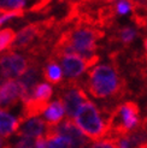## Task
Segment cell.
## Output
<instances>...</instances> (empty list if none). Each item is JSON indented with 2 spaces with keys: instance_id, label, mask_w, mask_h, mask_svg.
I'll return each instance as SVG.
<instances>
[{
  "instance_id": "23",
  "label": "cell",
  "mask_w": 147,
  "mask_h": 148,
  "mask_svg": "<svg viewBox=\"0 0 147 148\" xmlns=\"http://www.w3.org/2000/svg\"><path fill=\"white\" fill-rule=\"evenodd\" d=\"M35 148H47V142L45 136L35 138Z\"/></svg>"
},
{
  "instance_id": "21",
  "label": "cell",
  "mask_w": 147,
  "mask_h": 148,
  "mask_svg": "<svg viewBox=\"0 0 147 148\" xmlns=\"http://www.w3.org/2000/svg\"><path fill=\"white\" fill-rule=\"evenodd\" d=\"M86 148H116V147L109 138H104V140H101V141L94 142V143L91 142L89 146H87Z\"/></svg>"
},
{
  "instance_id": "7",
  "label": "cell",
  "mask_w": 147,
  "mask_h": 148,
  "mask_svg": "<svg viewBox=\"0 0 147 148\" xmlns=\"http://www.w3.org/2000/svg\"><path fill=\"white\" fill-rule=\"evenodd\" d=\"M42 73V70L40 69L39 63L36 62V58H30V65H29L28 70L19 77L18 83L21 86V101L25 102L32 98L33 92L35 89V87L39 84L40 75Z\"/></svg>"
},
{
  "instance_id": "6",
  "label": "cell",
  "mask_w": 147,
  "mask_h": 148,
  "mask_svg": "<svg viewBox=\"0 0 147 148\" xmlns=\"http://www.w3.org/2000/svg\"><path fill=\"white\" fill-rule=\"evenodd\" d=\"M58 60H60L63 75L67 77V79H77L87 69L94 68L98 64L99 56L84 59L77 54H65Z\"/></svg>"
},
{
  "instance_id": "15",
  "label": "cell",
  "mask_w": 147,
  "mask_h": 148,
  "mask_svg": "<svg viewBox=\"0 0 147 148\" xmlns=\"http://www.w3.org/2000/svg\"><path fill=\"white\" fill-rule=\"evenodd\" d=\"M27 0H0V13H12L24 11Z\"/></svg>"
},
{
  "instance_id": "2",
  "label": "cell",
  "mask_w": 147,
  "mask_h": 148,
  "mask_svg": "<svg viewBox=\"0 0 147 148\" xmlns=\"http://www.w3.org/2000/svg\"><path fill=\"white\" fill-rule=\"evenodd\" d=\"M74 123L81 132L93 142H98L107 136L109 125L94 102L87 100L74 117Z\"/></svg>"
},
{
  "instance_id": "9",
  "label": "cell",
  "mask_w": 147,
  "mask_h": 148,
  "mask_svg": "<svg viewBox=\"0 0 147 148\" xmlns=\"http://www.w3.org/2000/svg\"><path fill=\"white\" fill-rule=\"evenodd\" d=\"M54 128H56L58 134L69 137L71 141L77 146V148H86L91 143L89 138H87L82 132H81V130L76 127V124L74 123L72 119L65 118L59 125H57Z\"/></svg>"
},
{
  "instance_id": "10",
  "label": "cell",
  "mask_w": 147,
  "mask_h": 148,
  "mask_svg": "<svg viewBox=\"0 0 147 148\" xmlns=\"http://www.w3.org/2000/svg\"><path fill=\"white\" fill-rule=\"evenodd\" d=\"M47 130V123L41 118H32L21 123L18 130L16 131L17 137H28V138H38L45 136Z\"/></svg>"
},
{
  "instance_id": "27",
  "label": "cell",
  "mask_w": 147,
  "mask_h": 148,
  "mask_svg": "<svg viewBox=\"0 0 147 148\" xmlns=\"http://www.w3.org/2000/svg\"><path fill=\"white\" fill-rule=\"evenodd\" d=\"M59 1H60V3H62V1H65V0H59Z\"/></svg>"
},
{
  "instance_id": "18",
  "label": "cell",
  "mask_w": 147,
  "mask_h": 148,
  "mask_svg": "<svg viewBox=\"0 0 147 148\" xmlns=\"http://www.w3.org/2000/svg\"><path fill=\"white\" fill-rule=\"evenodd\" d=\"M137 30L134 28H130V27H124L121 28L118 32H117V39L118 41L124 46H129L131 42L135 40V38L137 36Z\"/></svg>"
},
{
  "instance_id": "19",
  "label": "cell",
  "mask_w": 147,
  "mask_h": 148,
  "mask_svg": "<svg viewBox=\"0 0 147 148\" xmlns=\"http://www.w3.org/2000/svg\"><path fill=\"white\" fill-rule=\"evenodd\" d=\"M33 4L32 6L29 7V11L30 12H46L48 11L47 9L49 7L51 3H52V0H33Z\"/></svg>"
},
{
  "instance_id": "26",
  "label": "cell",
  "mask_w": 147,
  "mask_h": 148,
  "mask_svg": "<svg viewBox=\"0 0 147 148\" xmlns=\"http://www.w3.org/2000/svg\"><path fill=\"white\" fill-rule=\"evenodd\" d=\"M144 122H145V124L147 125V118H146V119H144Z\"/></svg>"
},
{
  "instance_id": "1",
  "label": "cell",
  "mask_w": 147,
  "mask_h": 148,
  "mask_svg": "<svg viewBox=\"0 0 147 148\" xmlns=\"http://www.w3.org/2000/svg\"><path fill=\"white\" fill-rule=\"evenodd\" d=\"M86 89L95 99H122L127 93V83L120 77L117 68L102 64L95 65L88 72Z\"/></svg>"
},
{
  "instance_id": "17",
  "label": "cell",
  "mask_w": 147,
  "mask_h": 148,
  "mask_svg": "<svg viewBox=\"0 0 147 148\" xmlns=\"http://www.w3.org/2000/svg\"><path fill=\"white\" fill-rule=\"evenodd\" d=\"M16 36L17 34L12 28H5L0 30V53L7 48L10 49Z\"/></svg>"
},
{
  "instance_id": "14",
  "label": "cell",
  "mask_w": 147,
  "mask_h": 148,
  "mask_svg": "<svg viewBox=\"0 0 147 148\" xmlns=\"http://www.w3.org/2000/svg\"><path fill=\"white\" fill-rule=\"evenodd\" d=\"M42 76L48 83L54 84V86H59L63 82V71L62 68L56 60L53 59L47 58L46 65L42 68Z\"/></svg>"
},
{
  "instance_id": "24",
  "label": "cell",
  "mask_w": 147,
  "mask_h": 148,
  "mask_svg": "<svg viewBox=\"0 0 147 148\" xmlns=\"http://www.w3.org/2000/svg\"><path fill=\"white\" fill-rule=\"evenodd\" d=\"M5 138L4 137H1V136H0V148H3L4 146H5Z\"/></svg>"
},
{
  "instance_id": "3",
  "label": "cell",
  "mask_w": 147,
  "mask_h": 148,
  "mask_svg": "<svg viewBox=\"0 0 147 148\" xmlns=\"http://www.w3.org/2000/svg\"><path fill=\"white\" fill-rule=\"evenodd\" d=\"M58 99L63 102L67 118L69 119H74L82 103L89 100L77 79H67L62 82L58 89Z\"/></svg>"
},
{
  "instance_id": "25",
  "label": "cell",
  "mask_w": 147,
  "mask_h": 148,
  "mask_svg": "<svg viewBox=\"0 0 147 148\" xmlns=\"http://www.w3.org/2000/svg\"><path fill=\"white\" fill-rule=\"evenodd\" d=\"M144 47H145V52H146V59H147V38L144 41Z\"/></svg>"
},
{
  "instance_id": "20",
  "label": "cell",
  "mask_w": 147,
  "mask_h": 148,
  "mask_svg": "<svg viewBox=\"0 0 147 148\" xmlns=\"http://www.w3.org/2000/svg\"><path fill=\"white\" fill-rule=\"evenodd\" d=\"M115 6L117 14H121V16H124L131 11V3L129 0H118L115 3Z\"/></svg>"
},
{
  "instance_id": "22",
  "label": "cell",
  "mask_w": 147,
  "mask_h": 148,
  "mask_svg": "<svg viewBox=\"0 0 147 148\" xmlns=\"http://www.w3.org/2000/svg\"><path fill=\"white\" fill-rule=\"evenodd\" d=\"M24 11H19V12H12V13H6L0 16V27H1L5 22L10 21L11 18H16V17H23L24 16Z\"/></svg>"
},
{
  "instance_id": "5",
  "label": "cell",
  "mask_w": 147,
  "mask_h": 148,
  "mask_svg": "<svg viewBox=\"0 0 147 148\" xmlns=\"http://www.w3.org/2000/svg\"><path fill=\"white\" fill-rule=\"evenodd\" d=\"M29 65L30 59L9 49L0 56V76L5 79H13L23 75Z\"/></svg>"
},
{
  "instance_id": "16",
  "label": "cell",
  "mask_w": 147,
  "mask_h": 148,
  "mask_svg": "<svg viewBox=\"0 0 147 148\" xmlns=\"http://www.w3.org/2000/svg\"><path fill=\"white\" fill-rule=\"evenodd\" d=\"M52 95H53V88L48 83H39L35 87L32 98L42 102H49Z\"/></svg>"
},
{
  "instance_id": "8",
  "label": "cell",
  "mask_w": 147,
  "mask_h": 148,
  "mask_svg": "<svg viewBox=\"0 0 147 148\" xmlns=\"http://www.w3.org/2000/svg\"><path fill=\"white\" fill-rule=\"evenodd\" d=\"M21 86L16 79H4L0 83V110L9 111L17 106L21 100Z\"/></svg>"
},
{
  "instance_id": "13",
  "label": "cell",
  "mask_w": 147,
  "mask_h": 148,
  "mask_svg": "<svg viewBox=\"0 0 147 148\" xmlns=\"http://www.w3.org/2000/svg\"><path fill=\"white\" fill-rule=\"evenodd\" d=\"M45 138L47 142V148H77V146L69 137L58 134L54 127L47 125Z\"/></svg>"
},
{
  "instance_id": "4",
  "label": "cell",
  "mask_w": 147,
  "mask_h": 148,
  "mask_svg": "<svg viewBox=\"0 0 147 148\" xmlns=\"http://www.w3.org/2000/svg\"><path fill=\"white\" fill-rule=\"evenodd\" d=\"M54 18H48L45 21L33 22V23L25 25L22 28L19 33L17 34L12 46L10 47V51H23L28 49L34 45V41L38 39H43L46 36L47 32L51 30L54 25Z\"/></svg>"
},
{
  "instance_id": "11",
  "label": "cell",
  "mask_w": 147,
  "mask_h": 148,
  "mask_svg": "<svg viewBox=\"0 0 147 148\" xmlns=\"http://www.w3.org/2000/svg\"><path fill=\"white\" fill-rule=\"evenodd\" d=\"M19 117H14L6 111L0 110V136L4 137L5 140L11 137L13 134H16L21 125Z\"/></svg>"
},
{
  "instance_id": "12",
  "label": "cell",
  "mask_w": 147,
  "mask_h": 148,
  "mask_svg": "<svg viewBox=\"0 0 147 148\" xmlns=\"http://www.w3.org/2000/svg\"><path fill=\"white\" fill-rule=\"evenodd\" d=\"M43 114H45V122L47 123L48 127L59 125L64 121V114H65V108L63 102L59 99L52 101Z\"/></svg>"
}]
</instances>
